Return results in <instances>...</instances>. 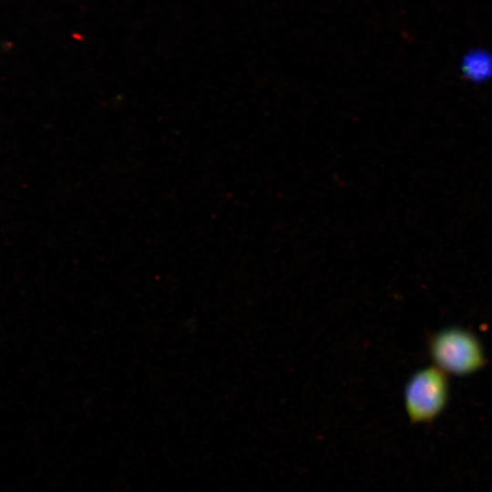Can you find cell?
I'll list each match as a JSON object with an SVG mask.
<instances>
[{
	"label": "cell",
	"mask_w": 492,
	"mask_h": 492,
	"mask_svg": "<svg viewBox=\"0 0 492 492\" xmlns=\"http://www.w3.org/2000/svg\"><path fill=\"white\" fill-rule=\"evenodd\" d=\"M463 70L473 81L487 79L492 75V58L487 57L484 54L471 55L466 59Z\"/></svg>",
	"instance_id": "3"
},
{
	"label": "cell",
	"mask_w": 492,
	"mask_h": 492,
	"mask_svg": "<svg viewBox=\"0 0 492 492\" xmlns=\"http://www.w3.org/2000/svg\"><path fill=\"white\" fill-rule=\"evenodd\" d=\"M447 374L436 365L412 374L404 391L405 407L412 424L431 423L445 409L448 400Z\"/></svg>",
	"instance_id": "2"
},
{
	"label": "cell",
	"mask_w": 492,
	"mask_h": 492,
	"mask_svg": "<svg viewBox=\"0 0 492 492\" xmlns=\"http://www.w3.org/2000/svg\"><path fill=\"white\" fill-rule=\"evenodd\" d=\"M428 351L435 365L450 374H471L485 364L480 341L462 328H446L433 334L428 341Z\"/></svg>",
	"instance_id": "1"
}]
</instances>
